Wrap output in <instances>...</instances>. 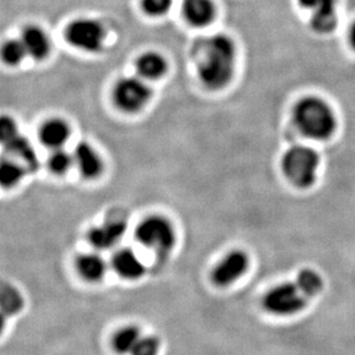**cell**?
Wrapping results in <instances>:
<instances>
[{
  "label": "cell",
  "mask_w": 355,
  "mask_h": 355,
  "mask_svg": "<svg viewBox=\"0 0 355 355\" xmlns=\"http://www.w3.org/2000/svg\"><path fill=\"white\" fill-rule=\"evenodd\" d=\"M235 44L225 35H215L205 43V53L198 73L201 82L211 90L225 87L235 68Z\"/></svg>",
  "instance_id": "obj_1"
},
{
  "label": "cell",
  "mask_w": 355,
  "mask_h": 355,
  "mask_svg": "<svg viewBox=\"0 0 355 355\" xmlns=\"http://www.w3.org/2000/svg\"><path fill=\"white\" fill-rule=\"evenodd\" d=\"M293 121L302 135L318 141L330 137L336 129L331 108L318 98H305L299 101L295 108Z\"/></svg>",
  "instance_id": "obj_2"
},
{
  "label": "cell",
  "mask_w": 355,
  "mask_h": 355,
  "mask_svg": "<svg viewBox=\"0 0 355 355\" xmlns=\"http://www.w3.org/2000/svg\"><path fill=\"white\" fill-rule=\"evenodd\" d=\"M318 164V153L306 146H293L285 153L282 161V168L288 181L302 189L315 183Z\"/></svg>",
  "instance_id": "obj_3"
},
{
  "label": "cell",
  "mask_w": 355,
  "mask_h": 355,
  "mask_svg": "<svg viewBox=\"0 0 355 355\" xmlns=\"http://www.w3.org/2000/svg\"><path fill=\"white\" fill-rule=\"evenodd\" d=\"M309 299L298 282H285L267 292L263 307L274 315L291 316L304 311Z\"/></svg>",
  "instance_id": "obj_4"
},
{
  "label": "cell",
  "mask_w": 355,
  "mask_h": 355,
  "mask_svg": "<svg viewBox=\"0 0 355 355\" xmlns=\"http://www.w3.org/2000/svg\"><path fill=\"white\" fill-rule=\"evenodd\" d=\"M135 238L144 248L166 255L174 248L176 241L175 229L167 218L152 215L137 225Z\"/></svg>",
  "instance_id": "obj_5"
},
{
  "label": "cell",
  "mask_w": 355,
  "mask_h": 355,
  "mask_svg": "<svg viewBox=\"0 0 355 355\" xmlns=\"http://www.w3.org/2000/svg\"><path fill=\"white\" fill-rule=\"evenodd\" d=\"M66 38L73 46L87 52H97L103 46L104 28L97 21L78 19L71 22L66 29Z\"/></svg>",
  "instance_id": "obj_6"
},
{
  "label": "cell",
  "mask_w": 355,
  "mask_h": 355,
  "mask_svg": "<svg viewBox=\"0 0 355 355\" xmlns=\"http://www.w3.org/2000/svg\"><path fill=\"white\" fill-rule=\"evenodd\" d=\"M114 101L122 111L134 113L144 107L151 97V90L139 78H127L119 80L114 87Z\"/></svg>",
  "instance_id": "obj_7"
},
{
  "label": "cell",
  "mask_w": 355,
  "mask_h": 355,
  "mask_svg": "<svg viewBox=\"0 0 355 355\" xmlns=\"http://www.w3.org/2000/svg\"><path fill=\"white\" fill-rule=\"evenodd\" d=\"M250 267V258L241 250L229 252L211 272V282L218 288H228L245 275Z\"/></svg>",
  "instance_id": "obj_8"
},
{
  "label": "cell",
  "mask_w": 355,
  "mask_h": 355,
  "mask_svg": "<svg viewBox=\"0 0 355 355\" xmlns=\"http://www.w3.org/2000/svg\"><path fill=\"white\" fill-rule=\"evenodd\" d=\"M302 7L312 10L311 27L318 34H329L337 26L336 0H299Z\"/></svg>",
  "instance_id": "obj_9"
},
{
  "label": "cell",
  "mask_w": 355,
  "mask_h": 355,
  "mask_svg": "<svg viewBox=\"0 0 355 355\" xmlns=\"http://www.w3.org/2000/svg\"><path fill=\"white\" fill-rule=\"evenodd\" d=\"M112 267L120 277L128 281H137L146 272L144 262L130 248H123L116 252L112 260Z\"/></svg>",
  "instance_id": "obj_10"
},
{
  "label": "cell",
  "mask_w": 355,
  "mask_h": 355,
  "mask_svg": "<svg viewBox=\"0 0 355 355\" xmlns=\"http://www.w3.org/2000/svg\"><path fill=\"white\" fill-rule=\"evenodd\" d=\"M127 232V225L122 221H112L92 228L87 235L90 244L97 250L106 251L118 244Z\"/></svg>",
  "instance_id": "obj_11"
},
{
  "label": "cell",
  "mask_w": 355,
  "mask_h": 355,
  "mask_svg": "<svg viewBox=\"0 0 355 355\" xmlns=\"http://www.w3.org/2000/svg\"><path fill=\"white\" fill-rule=\"evenodd\" d=\"M75 164H78L80 174L87 180L98 178L103 171V161L97 152L87 143H80L74 152Z\"/></svg>",
  "instance_id": "obj_12"
},
{
  "label": "cell",
  "mask_w": 355,
  "mask_h": 355,
  "mask_svg": "<svg viewBox=\"0 0 355 355\" xmlns=\"http://www.w3.org/2000/svg\"><path fill=\"white\" fill-rule=\"evenodd\" d=\"M76 269L83 279L90 283H97L106 275L107 263L101 255L87 253L78 257L76 260Z\"/></svg>",
  "instance_id": "obj_13"
},
{
  "label": "cell",
  "mask_w": 355,
  "mask_h": 355,
  "mask_svg": "<svg viewBox=\"0 0 355 355\" xmlns=\"http://www.w3.org/2000/svg\"><path fill=\"white\" fill-rule=\"evenodd\" d=\"M71 130L64 121L59 119L47 121L42 125L40 130V141L47 148H61L68 141Z\"/></svg>",
  "instance_id": "obj_14"
},
{
  "label": "cell",
  "mask_w": 355,
  "mask_h": 355,
  "mask_svg": "<svg viewBox=\"0 0 355 355\" xmlns=\"http://www.w3.org/2000/svg\"><path fill=\"white\" fill-rule=\"evenodd\" d=\"M183 12L192 26L205 27L211 24L215 10L211 0H184Z\"/></svg>",
  "instance_id": "obj_15"
},
{
  "label": "cell",
  "mask_w": 355,
  "mask_h": 355,
  "mask_svg": "<svg viewBox=\"0 0 355 355\" xmlns=\"http://www.w3.org/2000/svg\"><path fill=\"white\" fill-rule=\"evenodd\" d=\"M21 42L24 43L28 55L36 60H42L50 52V40L40 28H26L22 33Z\"/></svg>",
  "instance_id": "obj_16"
},
{
  "label": "cell",
  "mask_w": 355,
  "mask_h": 355,
  "mask_svg": "<svg viewBox=\"0 0 355 355\" xmlns=\"http://www.w3.org/2000/svg\"><path fill=\"white\" fill-rule=\"evenodd\" d=\"M138 74L146 80L160 78L167 71V62L164 57L155 52H148L138 58L136 62Z\"/></svg>",
  "instance_id": "obj_17"
},
{
  "label": "cell",
  "mask_w": 355,
  "mask_h": 355,
  "mask_svg": "<svg viewBox=\"0 0 355 355\" xmlns=\"http://www.w3.org/2000/svg\"><path fill=\"white\" fill-rule=\"evenodd\" d=\"M141 331L135 325H128L120 329L113 337V349L121 355L131 354L138 342L141 340Z\"/></svg>",
  "instance_id": "obj_18"
},
{
  "label": "cell",
  "mask_w": 355,
  "mask_h": 355,
  "mask_svg": "<svg viewBox=\"0 0 355 355\" xmlns=\"http://www.w3.org/2000/svg\"><path fill=\"white\" fill-rule=\"evenodd\" d=\"M3 146L10 153L20 157L27 164L28 169H31V171H36L37 169V157H36V153H35L34 148L31 146V143L26 138L22 137L20 135H17V137H14L12 141H8Z\"/></svg>",
  "instance_id": "obj_19"
},
{
  "label": "cell",
  "mask_w": 355,
  "mask_h": 355,
  "mask_svg": "<svg viewBox=\"0 0 355 355\" xmlns=\"http://www.w3.org/2000/svg\"><path fill=\"white\" fill-rule=\"evenodd\" d=\"M27 169L15 161L3 158L0 162V184L5 189L13 188L24 178Z\"/></svg>",
  "instance_id": "obj_20"
},
{
  "label": "cell",
  "mask_w": 355,
  "mask_h": 355,
  "mask_svg": "<svg viewBox=\"0 0 355 355\" xmlns=\"http://www.w3.org/2000/svg\"><path fill=\"white\" fill-rule=\"evenodd\" d=\"M295 281L298 282V284L302 286V290L306 292V295H309L311 299L315 298L316 295H320L324 286V282H323L322 276L314 269L311 268L300 270Z\"/></svg>",
  "instance_id": "obj_21"
},
{
  "label": "cell",
  "mask_w": 355,
  "mask_h": 355,
  "mask_svg": "<svg viewBox=\"0 0 355 355\" xmlns=\"http://www.w3.org/2000/svg\"><path fill=\"white\" fill-rule=\"evenodd\" d=\"M26 54L27 51L24 49V43L21 40H7L1 49L3 60L10 66L20 64Z\"/></svg>",
  "instance_id": "obj_22"
},
{
  "label": "cell",
  "mask_w": 355,
  "mask_h": 355,
  "mask_svg": "<svg viewBox=\"0 0 355 355\" xmlns=\"http://www.w3.org/2000/svg\"><path fill=\"white\" fill-rule=\"evenodd\" d=\"M74 162V155L71 157L68 152L57 148L49 159V168L53 174L64 175L69 171Z\"/></svg>",
  "instance_id": "obj_23"
},
{
  "label": "cell",
  "mask_w": 355,
  "mask_h": 355,
  "mask_svg": "<svg viewBox=\"0 0 355 355\" xmlns=\"http://www.w3.org/2000/svg\"><path fill=\"white\" fill-rule=\"evenodd\" d=\"M160 340L155 336H143L130 355H158Z\"/></svg>",
  "instance_id": "obj_24"
},
{
  "label": "cell",
  "mask_w": 355,
  "mask_h": 355,
  "mask_svg": "<svg viewBox=\"0 0 355 355\" xmlns=\"http://www.w3.org/2000/svg\"><path fill=\"white\" fill-rule=\"evenodd\" d=\"M143 8L152 17H160L171 8V0H141Z\"/></svg>",
  "instance_id": "obj_25"
},
{
  "label": "cell",
  "mask_w": 355,
  "mask_h": 355,
  "mask_svg": "<svg viewBox=\"0 0 355 355\" xmlns=\"http://www.w3.org/2000/svg\"><path fill=\"white\" fill-rule=\"evenodd\" d=\"M17 124L10 116H3L0 119V141L1 144L6 145L17 136Z\"/></svg>",
  "instance_id": "obj_26"
},
{
  "label": "cell",
  "mask_w": 355,
  "mask_h": 355,
  "mask_svg": "<svg viewBox=\"0 0 355 355\" xmlns=\"http://www.w3.org/2000/svg\"><path fill=\"white\" fill-rule=\"evenodd\" d=\"M3 293H6L10 297V302H3V312L7 311L8 313L17 312L20 309L21 305H22V299H21L19 292L15 291L13 288H10L8 291H3Z\"/></svg>",
  "instance_id": "obj_27"
},
{
  "label": "cell",
  "mask_w": 355,
  "mask_h": 355,
  "mask_svg": "<svg viewBox=\"0 0 355 355\" xmlns=\"http://www.w3.org/2000/svg\"><path fill=\"white\" fill-rule=\"evenodd\" d=\"M349 38H351V44H352V46L355 49V24H353L352 29H351V35H349Z\"/></svg>",
  "instance_id": "obj_28"
}]
</instances>
